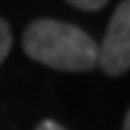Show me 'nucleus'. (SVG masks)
I'll list each match as a JSON object with an SVG mask.
<instances>
[{
    "label": "nucleus",
    "mask_w": 130,
    "mask_h": 130,
    "mask_svg": "<svg viewBox=\"0 0 130 130\" xmlns=\"http://www.w3.org/2000/svg\"><path fill=\"white\" fill-rule=\"evenodd\" d=\"M70 5H75L78 10H88V13H93V10H100L108 0H68Z\"/></svg>",
    "instance_id": "nucleus-4"
},
{
    "label": "nucleus",
    "mask_w": 130,
    "mask_h": 130,
    "mask_svg": "<svg viewBox=\"0 0 130 130\" xmlns=\"http://www.w3.org/2000/svg\"><path fill=\"white\" fill-rule=\"evenodd\" d=\"M98 65L108 75H123L130 70V0L115 8L103 43H98Z\"/></svg>",
    "instance_id": "nucleus-2"
},
{
    "label": "nucleus",
    "mask_w": 130,
    "mask_h": 130,
    "mask_svg": "<svg viewBox=\"0 0 130 130\" xmlns=\"http://www.w3.org/2000/svg\"><path fill=\"white\" fill-rule=\"evenodd\" d=\"M23 50L35 63L65 73H88L98 65V43L63 20H32L23 35Z\"/></svg>",
    "instance_id": "nucleus-1"
},
{
    "label": "nucleus",
    "mask_w": 130,
    "mask_h": 130,
    "mask_svg": "<svg viewBox=\"0 0 130 130\" xmlns=\"http://www.w3.org/2000/svg\"><path fill=\"white\" fill-rule=\"evenodd\" d=\"M123 130H130V110H128V115H125V123H123Z\"/></svg>",
    "instance_id": "nucleus-6"
},
{
    "label": "nucleus",
    "mask_w": 130,
    "mask_h": 130,
    "mask_svg": "<svg viewBox=\"0 0 130 130\" xmlns=\"http://www.w3.org/2000/svg\"><path fill=\"white\" fill-rule=\"evenodd\" d=\"M35 130H65V128L60 125V123H55V120H40Z\"/></svg>",
    "instance_id": "nucleus-5"
},
{
    "label": "nucleus",
    "mask_w": 130,
    "mask_h": 130,
    "mask_svg": "<svg viewBox=\"0 0 130 130\" xmlns=\"http://www.w3.org/2000/svg\"><path fill=\"white\" fill-rule=\"evenodd\" d=\"M10 48H13V35H10V28H8V23L0 18V63L8 58Z\"/></svg>",
    "instance_id": "nucleus-3"
}]
</instances>
